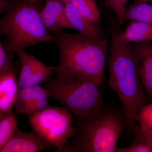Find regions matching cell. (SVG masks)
Returning <instances> with one entry per match:
<instances>
[{"label":"cell","instance_id":"6da1fadb","mask_svg":"<svg viewBox=\"0 0 152 152\" xmlns=\"http://www.w3.org/2000/svg\"><path fill=\"white\" fill-rule=\"evenodd\" d=\"M107 20L110 38L108 84L118 95L124 111L134 127L137 114L151 102L135 62L132 43L120 39L122 30L113 14H108Z\"/></svg>","mask_w":152,"mask_h":152},{"label":"cell","instance_id":"7a4b0ae2","mask_svg":"<svg viewBox=\"0 0 152 152\" xmlns=\"http://www.w3.org/2000/svg\"><path fill=\"white\" fill-rule=\"evenodd\" d=\"M52 34L59 52L58 64L55 67L57 77L70 79L84 77L101 86L105 79L109 40L91 39L79 33L70 34L61 30Z\"/></svg>","mask_w":152,"mask_h":152},{"label":"cell","instance_id":"3957f363","mask_svg":"<svg viewBox=\"0 0 152 152\" xmlns=\"http://www.w3.org/2000/svg\"><path fill=\"white\" fill-rule=\"evenodd\" d=\"M75 133L60 152H115L120 136L132 125L122 107L105 103L82 119L76 118Z\"/></svg>","mask_w":152,"mask_h":152},{"label":"cell","instance_id":"277c9868","mask_svg":"<svg viewBox=\"0 0 152 152\" xmlns=\"http://www.w3.org/2000/svg\"><path fill=\"white\" fill-rule=\"evenodd\" d=\"M0 33L7 39L9 52L26 50L41 43L54 41L42 22L39 12L28 0H12L0 20Z\"/></svg>","mask_w":152,"mask_h":152},{"label":"cell","instance_id":"5b68a950","mask_svg":"<svg viewBox=\"0 0 152 152\" xmlns=\"http://www.w3.org/2000/svg\"><path fill=\"white\" fill-rule=\"evenodd\" d=\"M100 85L84 77H57L44 86L50 97L61 103L76 118H85L101 108L104 102Z\"/></svg>","mask_w":152,"mask_h":152},{"label":"cell","instance_id":"8992f818","mask_svg":"<svg viewBox=\"0 0 152 152\" xmlns=\"http://www.w3.org/2000/svg\"><path fill=\"white\" fill-rule=\"evenodd\" d=\"M72 113L66 107L48 106L28 117L34 132L60 152L68 140L75 133Z\"/></svg>","mask_w":152,"mask_h":152},{"label":"cell","instance_id":"52a82bcc","mask_svg":"<svg viewBox=\"0 0 152 152\" xmlns=\"http://www.w3.org/2000/svg\"><path fill=\"white\" fill-rule=\"evenodd\" d=\"M49 97L44 87L39 85L20 88L15 102L16 112L28 116L35 114L48 106Z\"/></svg>","mask_w":152,"mask_h":152},{"label":"cell","instance_id":"ba28073f","mask_svg":"<svg viewBox=\"0 0 152 152\" xmlns=\"http://www.w3.org/2000/svg\"><path fill=\"white\" fill-rule=\"evenodd\" d=\"M134 59L146 94L152 102V42L132 43Z\"/></svg>","mask_w":152,"mask_h":152},{"label":"cell","instance_id":"9c48e42d","mask_svg":"<svg viewBox=\"0 0 152 152\" xmlns=\"http://www.w3.org/2000/svg\"><path fill=\"white\" fill-rule=\"evenodd\" d=\"M51 146L36 132H22L18 129L0 152H38Z\"/></svg>","mask_w":152,"mask_h":152},{"label":"cell","instance_id":"30bf717a","mask_svg":"<svg viewBox=\"0 0 152 152\" xmlns=\"http://www.w3.org/2000/svg\"><path fill=\"white\" fill-rule=\"evenodd\" d=\"M67 18L73 29L91 39L100 40L104 37L103 31L99 24L94 23L83 15L69 0H62Z\"/></svg>","mask_w":152,"mask_h":152},{"label":"cell","instance_id":"8fae6325","mask_svg":"<svg viewBox=\"0 0 152 152\" xmlns=\"http://www.w3.org/2000/svg\"><path fill=\"white\" fill-rule=\"evenodd\" d=\"M41 20L48 30L73 29L67 18L64 6L62 0H46L39 12Z\"/></svg>","mask_w":152,"mask_h":152},{"label":"cell","instance_id":"7c38bea8","mask_svg":"<svg viewBox=\"0 0 152 152\" xmlns=\"http://www.w3.org/2000/svg\"><path fill=\"white\" fill-rule=\"evenodd\" d=\"M20 60V70L18 85L20 88H26L34 85L37 80L44 64L25 50L17 52Z\"/></svg>","mask_w":152,"mask_h":152},{"label":"cell","instance_id":"4fadbf2b","mask_svg":"<svg viewBox=\"0 0 152 152\" xmlns=\"http://www.w3.org/2000/svg\"><path fill=\"white\" fill-rule=\"evenodd\" d=\"M18 87L15 71L0 75V119L12 111Z\"/></svg>","mask_w":152,"mask_h":152},{"label":"cell","instance_id":"5bb4252c","mask_svg":"<svg viewBox=\"0 0 152 152\" xmlns=\"http://www.w3.org/2000/svg\"><path fill=\"white\" fill-rule=\"evenodd\" d=\"M120 38L131 43L152 42V25L143 22L131 21L122 30Z\"/></svg>","mask_w":152,"mask_h":152},{"label":"cell","instance_id":"9a60e30c","mask_svg":"<svg viewBox=\"0 0 152 152\" xmlns=\"http://www.w3.org/2000/svg\"><path fill=\"white\" fill-rule=\"evenodd\" d=\"M137 21L152 25V4L142 3L129 5L124 15V23L127 21Z\"/></svg>","mask_w":152,"mask_h":152},{"label":"cell","instance_id":"2e32d148","mask_svg":"<svg viewBox=\"0 0 152 152\" xmlns=\"http://www.w3.org/2000/svg\"><path fill=\"white\" fill-rule=\"evenodd\" d=\"M18 129V119L14 112L0 119V150L13 137Z\"/></svg>","mask_w":152,"mask_h":152},{"label":"cell","instance_id":"e0dca14e","mask_svg":"<svg viewBox=\"0 0 152 152\" xmlns=\"http://www.w3.org/2000/svg\"><path fill=\"white\" fill-rule=\"evenodd\" d=\"M78 11L94 23H101V12L95 0H69Z\"/></svg>","mask_w":152,"mask_h":152},{"label":"cell","instance_id":"ac0fdd59","mask_svg":"<svg viewBox=\"0 0 152 152\" xmlns=\"http://www.w3.org/2000/svg\"><path fill=\"white\" fill-rule=\"evenodd\" d=\"M138 125L134 126L139 130L145 131L152 127V102L143 107L135 119Z\"/></svg>","mask_w":152,"mask_h":152},{"label":"cell","instance_id":"d6986e66","mask_svg":"<svg viewBox=\"0 0 152 152\" xmlns=\"http://www.w3.org/2000/svg\"><path fill=\"white\" fill-rule=\"evenodd\" d=\"M129 0H104L107 8L110 9L115 15L116 19L120 26L124 25V15Z\"/></svg>","mask_w":152,"mask_h":152},{"label":"cell","instance_id":"ffe728a7","mask_svg":"<svg viewBox=\"0 0 152 152\" xmlns=\"http://www.w3.org/2000/svg\"><path fill=\"white\" fill-rule=\"evenodd\" d=\"M115 152H152V140H134L129 147L117 148Z\"/></svg>","mask_w":152,"mask_h":152},{"label":"cell","instance_id":"44dd1931","mask_svg":"<svg viewBox=\"0 0 152 152\" xmlns=\"http://www.w3.org/2000/svg\"><path fill=\"white\" fill-rule=\"evenodd\" d=\"M4 45L0 43V75L12 71H15L12 59Z\"/></svg>","mask_w":152,"mask_h":152},{"label":"cell","instance_id":"7402d4cb","mask_svg":"<svg viewBox=\"0 0 152 152\" xmlns=\"http://www.w3.org/2000/svg\"><path fill=\"white\" fill-rule=\"evenodd\" d=\"M133 131L134 135L135 140H152V127L145 131L139 130L136 127L134 126Z\"/></svg>","mask_w":152,"mask_h":152},{"label":"cell","instance_id":"603a6c76","mask_svg":"<svg viewBox=\"0 0 152 152\" xmlns=\"http://www.w3.org/2000/svg\"><path fill=\"white\" fill-rule=\"evenodd\" d=\"M12 0H0V13H5L10 6Z\"/></svg>","mask_w":152,"mask_h":152},{"label":"cell","instance_id":"cb8c5ba5","mask_svg":"<svg viewBox=\"0 0 152 152\" xmlns=\"http://www.w3.org/2000/svg\"><path fill=\"white\" fill-rule=\"evenodd\" d=\"M31 3L39 12L42 10L44 7L42 0H28Z\"/></svg>","mask_w":152,"mask_h":152},{"label":"cell","instance_id":"d4e9b609","mask_svg":"<svg viewBox=\"0 0 152 152\" xmlns=\"http://www.w3.org/2000/svg\"><path fill=\"white\" fill-rule=\"evenodd\" d=\"M142 3H148V4H152V0H135L134 1L131 5H134L137 4Z\"/></svg>","mask_w":152,"mask_h":152}]
</instances>
